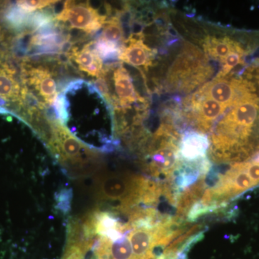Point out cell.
Returning <instances> with one entry per match:
<instances>
[{
	"label": "cell",
	"instance_id": "cell-1",
	"mask_svg": "<svg viewBox=\"0 0 259 259\" xmlns=\"http://www.w3.org/2000/svg\"><path fill=\"white\" fill-rule=\"evenodd\" d=\"M210 156L216 162H241L259 152V96L241 97L226 112L210 136Z\"/></svg>",
	"mask_w": 259,
	"mask_h": 259
},
{
	"label": "cell",
	"instance_id": "cell-2",
	"mask_svg": "<svg viewBox=\"0 0 259 259\" xmlns=\"http://www.w3.org/2000/svg\"><path fill=\"white\" fill-rule=\"evenodd\" d=\"M51 122L52 136L47 146L68 175L82 177L95 173L100 166L98 151L76 139L58 121Z\"/></svg>",
	"mask_w": 259,
	"mask_h": 259
},
{
	"label": "cell",
	"instance_id": "cell-3",
	"mask_svg": "<svg viewBox=\"0 0 259 259\" xmlns=\"http://www.w3.org/2000/svg\"><path fill=\"white\" fill-rule=\"evenodd\" d=\"M258 185L259 156L231 166L214 182L212 188L204 191L197 203L205 214L220 208L226 201Z\"/></svg>",
	"mask_w": 259,
	"mask_h": 259
},
{
	"label": "cell",
	"instance_id": "cell-4",
	"mask_svg": "<svg viewBox=\"0 0 259 259\" xmlns=\"http://www.w3.org/2000/svg\"><path fill=\"white\" fill-rule=\"evenodd\" d=\"M212 74V68L202 53L193 46L187 45L174 63L168 79L175 90L190 92Z\"/></svg>",
	"mask_w": 259,
	"mask_h": 259
},
{
	"label": "cell",
	"instance_id": "cell-5",
	"mask_svg": "<svg viewBox=\"0 0 259 259\" xmlns=\"http://www.w3.org/2000/svg\"><path fill=\"white\" fill-rule=\"evenodd\" d=\"M187 115L197 132L207 133L229 109L218 103L199 90L186 100Z\"/></svg>",
	"mask_w": 259,
	"mask_h": 259
},
{
	"label": "cell",
	"instance_id": "cell-6",
	"mask_svg": "<svg viewBox=\"0 0 259 259\" xmlns=\"http://www.w3.org/2000/svg\"><path fill=\"white\" fill-rule=\"evenodd\" d=\"M56 20L70 28L92 33L100 30L107 21L106 15L100 14L90 3L65 2L63 10L56 15Z\"/></svg>",
	"mask_w": 259,
	"mask_h": 259
},
{
	"label": "cell",
	"instance_id": "cell-7",
	"mask_svg": "<svg viewBox=\"0 0 259 259\" xmlns=\"http://www.w3.org/2000/svg\"><path fill=\"white\" fill-rule=\"evenodd\" d=\"M143 39L144 35L141 32L130 36L125 40L118 59L134 67L143 68L147 71L152 65L155 51L146 45Z\"/></svg>",
	"mask_w": 259,
	"mask_h": 259
},
{
	"label": "cell",
	"instance_id": "cell-8",
	"mask_svg": "<svg viewBox=\"0 0 259 259\" xmlns=\"http://www.w3.org/2000/svg\"><path fill=\"white\" fill-rule=\"evenodd\" d=\"M209 146L208 138L202 133L189 131L181 138L179 154L180 161L196 163L207 159Z\"/></svg>",
	"mask_w": 259,
	"mask_h": 259
},
{
	"label": "cell",
	"instance_id": "cell-9",
	"mask_svg": "<svg viewBox=\"0 0 259 259\" xmlns=\"http://www.w3.org/2000/svg\"><path fill=\"white\" fill-rule=\"evenodd\" d=\"M70 57L77 65L80 71L89 76L98 78L103 73V61L95 50L94 41L83 46L81 49H72Z\"/></svg>",
	"mask_w": 259,
	"mask_h": 259
},
{
	"label": "cell",
	"instance_id": "cell-10",
	"mask_svg": "<svg viewBox=\"0 0 259 259\" xmlns=\"http://www.w3.org/2000/svg\"><path fill=\"white\" fill-rule=\"evenodd\" d=\"M203 48L207 55L221 61V64L233 53L245 50L239 42L228 37H207Z\"/></svg>",
	"mask_w": 259,
	"mask_h": 259
},
{
	"label": "cell",
	"instance_id": "cell-11",
	"mask_svg": "<svg viewBox=\"0 0 259 259\" xmlns=\"http://www.w3.org/2000/svg\"><path fill=\"white\" fill-rule=\"evenodd\" d=\"M99 38L122 50L125 42V33L118 17H112L105 22L101 35Z\"/></svg>",
	"mask_w": 259,
	"mask_h": 259
},
{
	"label": "cell",
	"instance_id": "cell-12",
	"mask_svg": "<svg viewBox=\"0 0 259 259\" xmlns=\"http://www.w3.org/2000/svg\"><path fill=\"white\" fill-rule=\"evenodd\" d=\"M18 4L26 10L28 13H34L38 10L44 9L53 4H56L57 1H45V0H34V1H17Z\"/></svg>",
	"mask_w": 259,
	"mask_h": 259
}]
</instances>
